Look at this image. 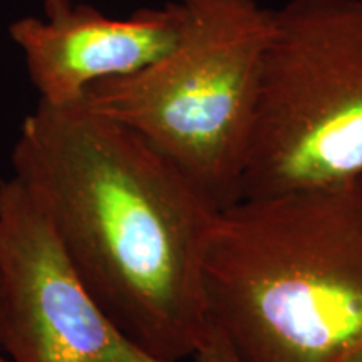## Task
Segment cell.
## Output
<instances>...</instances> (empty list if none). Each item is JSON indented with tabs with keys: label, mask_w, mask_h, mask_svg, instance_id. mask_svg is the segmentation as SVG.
Instances as JSON below:
<instances>
[{
	"label": "cell",
	"mask_w": 362,
	"mask_h": 362,
	"mask_svg": "<svg viewBox=\"0 0 362 362\" xmlns=\"http://www.w3.org/2000/svg\"><path fill=\"white\" fill-rule=\"evenodd\" d=\"M178 4L175 47L89 84L81 101L146 139L221 210L238 198L272 11L257 0Z\"/></svg>",
	"instance_id": "cell-3"
},
{
	"label": "cell",
	"mask_w": 362,
	"mask_h": 362,
	"mask_svg": "<svg viewBox=\"0 0 362 362\" xmlns=\"http://www.w3.org/2000/svg\"><path fill=\"white\" fill-rule=\"evenodd\" d=\"M346 362H362V351H359L357 354L349 357V359H347Z\"/></svg>",
	"instance_id": "cell-8"
},
{
	"label": "cell",
	"mask_w": 362,
	"mask_h": 362,
	"mask_svg": "<svg viewBox=\"0 0 362 362\" xmlns=\"http://www.w3.org/2000/svg\"><path fill=\"white\" fill-rule=\"evenodd\" d=\"M12 170L116 327L163 362L189 359L210 327L205 257L220 208L146 139L83 101H40Z\"/></svg>",
	"instance_id": "cell-1"
},
{
	"label": "cell",
	"mask_w": 362,
	"mask_h": 362,
	"mask_svg": "<svg viewBox=\"0 0 362 362\" xmlns=\"http://www.w3.org/2000/svg\"><path fill=\"white\" fill-rule=\"evenodd\" d=\"M0 362H12L6 354H4L2 349H0Z\"/></svg>",
	"instance_id": "cell-9"
},
{
	"label": "cell",
	"mask_w": 362,
	"mask_h": 362,
	"mask_svg": "<svg viewBox=\"0 0 362 362\" xmlns=\"http://www.w3.org/2000/svg\"><path fill=\"white\" fill-rule=\"evenodd\" d=\"M45 22L17 21L11 35L24 51L40 101L49 104L78 103L89 84L143 69L171 51L180 35L178 0L123 21L72 0H45Z\"/></svg>",
	"instance_id": "cell-6"
},
{
	"label": "cell",
	"mask_w": 362,
	"mask_h": 362,
	"mask_svg": "<svg viewBox=\"0 0 362 362\" xmlns=\"http://www.w3.org/2000/svg\"><path fill=\"white\" fill-rule=\"evenodd\" d=\"M359 178L362 0H287L272 11L238 198Z\"/></svg>",
	"instance_id": "cell-4"
},
{
	"label": "cell",
	"mask_w": 362,
	"mask_h": 362,
	"mask_svg": "<svg viewBox=\"0 0 362 362\" xmlns=\"http://www.w3.org/2000/svg\"><path fill=\"white\" fill-rule=\"evenodd\" d=\"M192 359L193 362H242L232 344L214 322H210Z\"/></svg>",
	"instance_id": "cell-7"
},
{
	"label": "cell",
	"mask_w": 362,
	"mask_h": 362,
	"mask_svg": "<svg viewBox=\"0 0 362 362\" xmlns=\"http://www.w3.org/2000/svg\"><path fill=\"white\" fill-rule=\"evenodd\" d=\"M0 349L12 362H163L99 307L13 175L0 180Z\"/></svg>",
	"instance_id": "cell-5"
},
{
	"label": "cell",
	"mask_w": 362,
	"mask_h": 362,
	"mask_svg": "<svg viewBox=\"0 0 362 362\" xmlns=\"http://www.w3.org/2000/svg\"><path fill=\"white\" fill-rule=\"evenodd\" d=\"M205 297L242 362H346L362 351V178L221 208Z\"/></svg>",
	"instance_id": "cell-2"
}]
</instances>
